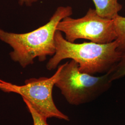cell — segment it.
<instances>
[{
	"label": "cell",
	"instance_id": "8992f818",
	"mask_svg": "<svg viewBox=\"0 0 125 125\" xmlns=\"http://www.w3.org/2000/svg\"><path fill=\"white\" fill-rule=\"evenodd\" d=\"M95 9L103 18L114 19L119 15L122 6L118 0H92Z\"/></svg>",
	"mask_w": 125,
	"mask_h": 125
},
{
	"label": "cell",
	"instance_id": "3957f363",
	"mask_svg": "<svg viewBox=\"0 0 125 125\" xmlns=\"http://www.w3.org/2000/svg\"><path fill=\"white\" fill-rule=\"evenodd\" d=\"M62 65L55 86L71 105L78 106L91 102L108 90L112 85L107 73L95 76L83 72L78 63L73 60Z\"/></svg>",
	"mask_w": 125,
	"mask_h": 125
},
{
	"label": "cell",
	"instance_id": "52a82bcc",
	"mask_svg": "<svg viewBox=\"0 0 125 125\" xmlns=\"http://www.w3.org/2000/svg\"><path fill=\"white\" fill-rule=\"evenodd\" d=\"M116 38L118 44V49L120 51H125V17L118 15L113 19Z\"/></svg>",
	"mask_w": 125,
	"mask_h": 125
},
{
	"label": "cell",
	"instance_id": "9c48e42d",
	"mask_svg": "<svg viewBox=\"0 0 125 125\" xmlns=\"http://www.w3.org/2000/svg\"><path fill=\"white\" fill-rule=\"evenodd\" d=\"M23 100L31 115L33 120V125H49L47 122V118L40 115L27 100L24 98Z\"/></svg>",
	"mask_w": 125,
	"mask_h": 125
},
{
	"label": "cell",
	"instance_id": "6da1fadb",
	"mask_svg": "<svg viewBox=\"0 0 125 125\" xmlns=\"http://www.w3.org/2000/svg\"><path fill=\"white\" fill-rule=\"evenodd\" d=\"M72 13L71 6L58 7L48 22L27 33L10 32L0 28V40L12 48L10 58L23 68L33 64L36 58L43 62L55 53L54 38L58 23Z\"/></svg>",
	"mask_w": 125,
	"mask_h": 125
},
{
	"label": "cell",
	"instance_id": "ba28073f",
	"mask_svg": "<svg viewBox=\"0 0 125 125\" xmlns=\"http://www.w3.org/2000/svg\"><path fill=\"white\" fill-rule=\"evenodd\" d=\"M107 73L112 82L125 76V51H122L119 61Z\"/></svg>",
	"mask_w": 125,
	"mask_h": 125
},
{
	"label": "cell",
	"instance_id": "277c9868",
	"mask_svg": "<svg viewBox=\"0 0 125 125\" xmlns=\"http://www.w3.org/2000/svg\"><path fill=\"white\" fill-rule=\"evenodd\" d=\"M62 65L50 77L31 78L23 85L13 84L0 79V90L7 93H15L25 99L40 115L45 118H55L69 121V117L61 112L55 104L52 97L54 86L58 79Z\"/></svg>",
	"mask_w": 125,
	"mask_h": 125
},
{
	"label": "cell",
	"instance_id": "5b68a950",
	"mask_svg": "<svg viewBox=\"0 0 125 125\" xmlns=\"http://www.w3.org/2000/svg\"><path fill=\"white\" fill-rule=\"evenodd\" d=\"M57 30L63 32L65 39L72 43L84 39L95 43L107 44L117 38L113 19L103 18L92 8L82 17L63 18L58 23Z\"/></svg>",
	"mask_w": 125,
	"mask_h": 125
},
{
	"label": "cell",
	"instance_id": "7a4b0ae2",
	"mask_svg": "<svg viewBox=\"0 0 125 125\" xmlns=\"http://www.w3.org/2000/svg\"><path fill=\"white\" fill-rule=\"evenodd\" d=\"M54 39L55 53L46 66L49 71L56 69L63 60L71 59L78 63L81 72L93 75L106 73L119 61L122 52L118 49L116 40L107 44H77L67 41L58 30Z\"/></svg>",
	"mask_w": 125,
	"mask_h": 125
},
{
	"label": "cell",
	"instance_id": "30bf717a",
	"mask_svg": "<svg viewBox=\"0 0 125 125\" xmlns=\"http://www.w3.org/2000/svg\"><path fill=\"white\" fill-rule=\"evenodd\" d=\"M37 1L38 0H19V3L21 6L25 4L27 6H31Z\"/></svg>",
	"mask_w": 125,
	"mask_h": 125
}]
</instances>
